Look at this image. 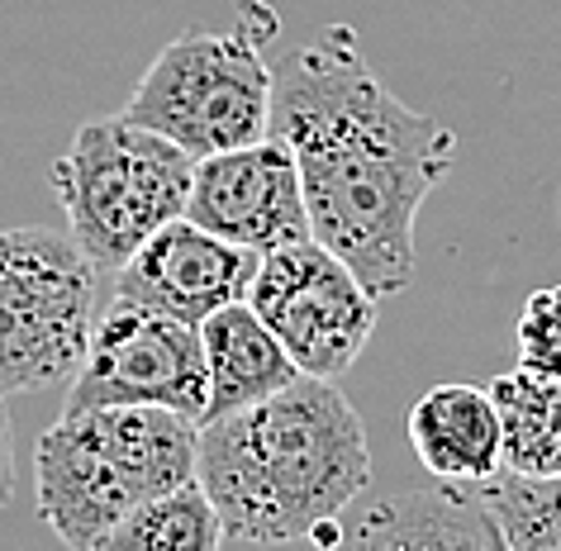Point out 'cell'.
Returning a JSON list of instances; mask_svg holds the SVG:
<instances>
[{
  "mask_svg": "<svg viewBox=\"0 0 561 551\" xmlns=\"http://www.w3.org/2000/svg\"><path fill=\"white\" fill-rule=\"evenodd\" d=\"M272 138L300 167L314 243L376 300L414 280V223L457 162V138L367 67L357 30L329 24L272 67Z\"/></svg>",
  "mask_w": 561,
  "mask_h": 551,
  "instance_id": "6da1fadb",
  "label": "cell"
},
{
  "mask_svg": "<svg viewBox=\"0 0 561 551\" xmlns=\"http://www.w3.org/2000/svg\"><path fill=\"white\" fill-rule=\"evenodd\" d=\"M195 480L238 542L314 537L333 551L343 508L371 480L367 423L339 380L300 376L257 404L201 423Z\"/></svg>",
  "mask_w": 561,
  "mask_h": 551,
  "instance_id": "7a4b0ae2",
  "label": "cell"
},
{
  "mask_svg": "<svg viewBox=\"0 0 561 551\" xmlns=\"http://www.w3.org/2000/svg\"><path fill=\"white\" fill-rule=\"evenodd\" d=\"M201 423L148 404L62 409L34 447L38 518L62 547L91 551L138 504L195 480Z\"/></svg>",
  "mask_w": 561,
  "mask_h": 551,
  "instance_id": "3957f363",
  "label": "cell"
},
{
  "mask_svg": "<svg viewBox=\"0 0 561 551\" xmlns=\"http://www.w3.org/2000/svg\"><path fill=\"white\" fill-rule=\"evenodd\" d=\"M191 186V152L129 115L87 119L53 162V191L62 200L67 233L101 276H115L152 233L172 219H186Z\"/></svg>",
  "mask_w": 561,
  "mask_h": 551,
  "instance_id": "277c9868",
  "label": "cell"
},
{
  "mask_svg": "<svg viewBox=\"0 0 561 551\" xmlns=\"http://www.w3.org/2000/svg\"><path fill=\"white\" fill-rule=\"evenodd\" d=\"M262 30L238 34H181L172 38L124 105L144 129L172 138L195 162L262 144L272 134V67L262 58Z\"/></svg>",
  "mask_w": 561,
  "mask_h": 551,
  "instance_id": "5b68a950",
  "label": "cell"
},
{
  "mask_svg": "<svg viewBox=\"0 0 561 551\" xmlns=\"http://www.w3.org/2000/svg\"><path fill=\"white\" fill-rule=\"evenodd\" d=\"M101 272L62 229H0V394L77 376Z\"/></svg>",
  "mask_w": 561,
  "mask_h": 551,
  "instance_id": "8992f818",
  "label": "cell"
},
{
  "mask_svg": "<svg viewBox=\"0 0 561 551\" xmlns=\"http://www.w3.org/2000/svg\"><path fill=\"white\" fill-rule=\"evenodd\" d=\"M248 305L280 337L300 376L314 380H343L376 333V295L314 238L266 252Z\"/></svg>",
  "mask_w": 561,
  "mask_h": 551,
  "instance_id": "52a82bcc",
  "label": "cell"
},
{
  "mask_svg": "<svg viewBox=\"0 0 561 551\" xmlns=\"http://www.w3.org/2000/svg\"><path fill=\"white\" fill-rule=\"evenodd\" d=\"M95 404H148L201 423L209 404L201 329L115 295L95 314L87 357H81L72 394H67V409Z\"/></svg>",
  "mask_w": 561,
  "mask_h": 551,
  "instance_id": "ba28073f",
  "label": "cell"
},
{
  "mask_svg": "<svg viewBox=\"0 0 561 551\" xmlns=\"http://www.w3.org/2000/svg\"><path fill=\"white\" fill-rule=\"evenodd\" d=\"M186 219L229 238L238 248L257 252V257L314 238L300 167L290 158V148L272 134L262 144L215 152V158L195 162Z\"/></svg>",
  "mask_w": 561,
  "mask_h": 551,
  "instance_id": "9c48e42d",
  "label": "cell"
},
{
  "mask_svg": "<svg viewBox=\"0 0 561 551\" xmlns=\"http://www.w3.org/2000/svg\"><path fill=\"white\" fill-rule=\"evenodd\" d=\"M257 262V252L201 229L195 219H172L115 272V295L201 329L215 309L248 300Z\"/></svg>",
  "mask_w": 561,
  "mask_h": 551,
  "instance_id": "30bf717a",
  "label": "cell"
},
{
  "mask_svg": "<svg viewBox=\"0 0 561 551\" xmlns=\"http://www.w3.org/2000/svg\"><path fill=\"white\" fill-rule=\"evenodd\" d=\"M343 551H510V542L481 490L433 480L381 500Z\"/></svg>",
  "mask_w": 561,
  "mask_h": 551,
  "instance_id": "8fae6325",
  "label": "cell"
},
{
  "mask_svg": "<svg viewBox=\"0 0 561 551\" xmlns=\"http://www.w3.org/2000/svg\"><path fill=\"white\" fill-rule=\"evenodd\" d=\"M410 447L447 485H485L504 471V428L490 386H433L410 409Z\"/></svg>",
  "mask_w": 561,
  "mask_h": 551,
  "instance_id": "7c38bea8",
  "label": "cell"
},
{
  "mask_svg": "<svg viewBox=\"0 0 561 551\" xmlns=\"http://www.w3.org/2000/svg\"><path fill=\"white\" fill-rule=\"evenodd\" d=\"M201 343H205V366H209V404L201 423L224 418L233 409H248L300 380V366L290 361L280 337L266 329L262 314L248 300L215 309L201 323Z\"/></svg>",
  "mask_w": 561,
  "mask_h": 551,
  "instance_id": "4fadbf2b",
  "label": "cell"
},
{
  "mask_svg": "<svg viewBox=\"0 0 561 551\" xmlns=\"http://www.w3.org/2000/svg\"><path fill=\"white\" fill-rule=\"evenodd\" d=\"M490 394H495L504 428V471L561 475V376L514 366L495 376Z\"/></svg>",
  "mask_w": 561,
  "mask_h": 551,
  "instance_id": "5bb4252c",
  "label": "cell"
},
{
  "mask_svg": "<svg viewBox=\"0 0 561 551\" xmlns=\"http://www.w3.org/2000/svg\"><path fill=\"white\" fill-rule=\"evenodd\" d=\"M224 542H229V528H224L215 500L201 480H186V485L138 504L91 551H224Z\"/></svg>",
  "mask_w": 561,
  "mask_h": 551,
  "instance_id": "9a60e30c",
  "label": "cell"
},
{
  "mask_svg": "<svg viewBox=\"0 0 561 551\" xmlns=\"http://www.w3.org/2000/svg\"><path fill=\"white\" fill-rule=\"evenodd\" d=\"M500 518L510 551H561V475H514L476 485Z\"/></svg>",
  "mask_w": 561,
  "mask_h": 551,
  "instance_id": "2e32d148",
  "label": "cell"
},
{
  "mask_svg": "<svg viewBox=\"0 0 561 551\" xmlns=\"http://www.w3.org/2000/svg\"><path fill=\"white\" fill-rule=\"evenodd\" d=\"M518 366L538 376H561V286L533 290L518 309Z\"/></svg>",
  "mask_w": 561,
  "mask_h": 551,
  "instance_id": "e0dca14e",
  "label": "cell"
},
{
  "mask_svg": "<svg viewBox=\"0 0 561 551\" xmlns=\"http://www.w3.org/2000/svg\"><path fill=\"white\" fill-rule=\"evenodd\" d=\"M15 500V447H10V409L0 394V508Z\"/></svg>",
  "mask_w": 561,
  "mask_h": 551,
  "instance_id": "ac0fdd59",
  "label": "cell"
},
{
  "mask_svg": "<svg viewBox=\"0 0 561 551\" xmlns=\"http://www.w3.org/2000/svg\"><path fill=\"white\" fill-rule=\"evenodd\" d=\"M557 219H561V191H557Z\"/></svg>",
  "mask_w": 561,
  "mask_h": 551,
  "instance_id": "d6986e66",
  "label": "cell"
}]
</instances>
